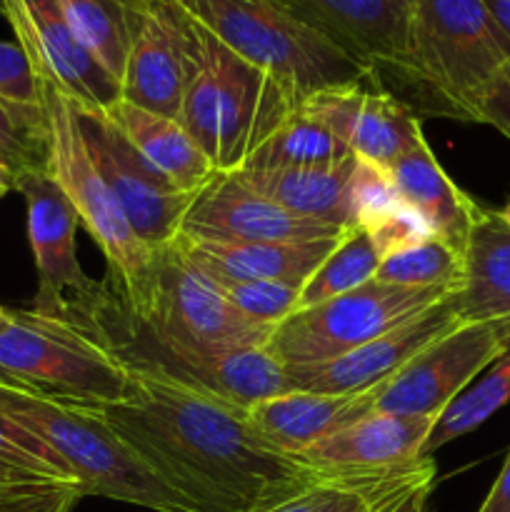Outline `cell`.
<instances>
[{
    "instance_id": "obj_1",
    "label": "cell",
    "mask_w": 510,
    "mask_h": 512,
    "mask_svg": "<svg viewBox=\"0 0 510 512\" xmlns=\"http://www.w3.org/2000/svg\"><path fill=\"white\" fill-rule=\"evenodd\" d=\"M95 413L200 512H263L325 473L273 448L248 410L175 380L130 373L128 398Z\"/></svg>"
},
{
    "instance_id": "obj_2",
    "label": "cell",
    "mask_w": 510,
    "mask_h": 512,
    "mask_svg": "<svg viewBox=\"0 0 510 512\" xmlns=\"http://www.w3.org/2000/svg\"><path fill=\"white\" fill-rule=\"evenodd\" d=\"M60 320L93 340L130 373L175 380L243 410L293 390L288 368L265 345L200 353L165 338L130 308L125 293L110 275L100 283L93 280L88 293L70 305Z\"/></svg>"
},
{
    "instance_id": "obj_3",
    "label": "cell",
    "mask_w": 510,
    "mask_h": 512,
    "mask_svg": "<svg viewBox=\"0 0 510 512\" xmlns=\"http://www.w3.org/2000/svg\"><path fill=\"white\" fill-rule=\"evenodd\" d=\"M300 103L303 95L235 55L190 15V65L178 120L218 173L243 168Z\"/></svg>"
},
{
    "instance_id": "obj_4",
    "label": "cell",
    "mask_w": 510,
    "mask_h": 512,
    "mask_svg": "<svg viewBox=\"0 0 510 512\" xmlns=\"http://www.w3.org/2000/svg\"><path fill=\"white\" fill-rule=\"evenodd\" d=\"M510 60L483 0H413L393 73L425 113L478 123L480 105Z\"/></svg>"
},
{
    "instance_id": "obj_5",
    "label": "cell",
    "mask_w": 510,
    "mask_h": 512,
    "mask_svg": "<svg viewBox=\"0 0 510 512\" xmlns=\"http://www.w3.org/2000/svg\"><path fill=\"white\" fill-rule=\"evenodd\" d=\"M0 413L38 435L78 480L83 495L153 512H200L165 483L95 410L0 380Z\"/></svg>"
},
{
    "instance_id": "obj_6",
    "label": "cell",
    "mask_w": 510,
    "mask_h": 512,
    "mask_svg": "<svg viewBox=\"0 0 510 512\" xmlns=\"http://www.w3.org/2000/svg\"><path fill=\"white\" fill-rule=\"evenodd\" d=\"M43 108L48 123L45 170L73 205L78 223L103 250L108 275L120 285L130 308L148 315L153 305L158 250L140 243L130 228L113 190L90 155L73 98L60 93L55 85L43 83Z\"/></svg>"
},
{
    "instance_id": "obj_7",
    "label": "cell",
    "mask_w": 510,
    "mask_h": 512,
    "mask_svg": "<svg viewBox=\"0 0 510 512\" xmlns=\"http://www.w3.org/2000/svg\"><path fill=\"white\" fill-rule=\"evenodd\" d=\"M220 43L308 98L325 88L375 78L275 0H178Z\"/></svg>"
},
{
    "instance_id": "obj_8",
    "label": "cell",
    "mask_w": 510,
    "mask_h": 512,
    "mask_svg": "<svg viewBox=\"0 0 510 512\" xmlns=\"http://www.w3.org/2000/svg\"><path fill=\"white\" fill-rule=\"evenodd\" d=\"M0 380L58 400L98 410L128 398L130 373L73 325L13 310L0 330Z\"/></svg>"
},
{
    "instance_id": "obj_9",
    "label": "cell",
    "mask_w": 510,
    "mask_h": 512,
    "mask_svg": "<svg viewBox=\"0 0 510 512\" xmlns=\"http://www.w3.org/2000/svg\"><path fill=\"white\" fill-rule=\"evenodd\" d=\"M448 295L453 293L400 288L370 280L338 298L295 310L283 323L275 325L265 348L285 368L325 363L370 343Z\"/></svg>"
},
{
    "instance_id": "obj_10",
    "label": "cell",
    "mask_w": 510,
    "mask_h": 512,
    "mask_svg": "<svg viewBox=\"0 0 510 512\" xmlns=\"http://www.w3.org/2000/svg\"><path fill=\"white\" fill-rule=\"evenodd\" d=\"M143 318L165 338L200 353L263 348L275 330L235 310L210 275L175 243L158 250L153 305Z\"/></svg>"
},
{
    "instance_id": "obj_11",
    "label": "cell",
    "mask_w": 510,
    "mask_h": 512,
    "mask_svg": "<svg viewBox=\"0 0 510 512\" xmlns=\"http://www.w3.org/2000/svg\"><path fill=\"white\" fill-rule=\"evenodd\" d=\"M508 345V325L460 323L380 385L375 413L438 420Z\"/></svg>"
},
{
    "instance_id": "obj_12",
    "label": "cell",
    "mask_w": 510,
    "mask_h": 512,
    "mask_svg": "<svg viewBox=\"0 0 510 512\" xmlns=\"http://www.w3.org/2000/svg\"><path fill=\"white\" fill-rule=\"evenodd\" d=\"M75 110L90 155L140 243L150 250L173 245L198 193H183L170 185L105 118L103 110H85L80 105Z\"/></svg>"
},
{
    "instance_id": "obj_13",
    "label": "cell",
    "mask_w": 510,
    "mask_h": 512,
    "mask_svg": "<svg viewBox=\"0 0 510 512\" xmlns=\"http://www.w3.org/2000/svg\"><path fill=\"white\" fill-rule=\"evenodd\" d=\"M0 15L43 83L85 110H105L120 100V85L75 38L63 0H0Z\"/></svg>"
},
{
    "instance_id": "obj_14",
    "label": "cell",
    "mask_w": 510,
    "mask_h": 512,
    "mask_svg": "<svg viewBox=\"0 0 510 512\" xmlns=\"http://www.w3.org/2000/svg\"><path fill=\"white\" fill-rule=\"evenodd\" d=\"M15 190L25 200L28 240L38 273V290L30 310L43 318L60 320L65 310L78 303L93 285L75 248L78 215L48 170L20 173Z\"/></svg>"
},
{
    "instance_id": "obj_15",
    "label": "cell",
    "mask_w": 510,
    "mask_h": 512,
    "mask_svg": "<svg viewBox=\"0 0 510 512\" xmlns=\"http://www.w3.org/2000/svg\"><path fill=\"white\" fill-rule=\"evenodd\" d=\"M458 325L460 318L455 315L448 295L423 313L403 320L388 333L340 358L288 368V380L293 390H308V393H365L395 378L420 350Z\"/></svg>"
},
{
    "instance_id": "obj_16",
    "label": "cell",
    "mask_w": 510,
    "mask_h": 512,
    "mask_svg": "<svg viewBox=\"0 0 510 512\" xmlns=\"http://www.w3.org/2000/svg\"><path fill=\"white\" fill-rule=\"evenodd\" d=\"M345 228L303 218L250 190L235 173H218L190 205L180 235L240 243H300L340 238Z\"/></svg>"
},
{
    "instance_id": "obj_17",
    "label": "cell",
    "mask_w": 510,
    "mask_h": 512,
    "mask_svg": "<svg viewBox=\"0 0 510 512\" xmlns=\"http://www.w3.org/2000/svg\"><path fill=\"white\" fill-rule=\"evenodd\" d=\"M363 83L318 90L303 98V108L355 158L388 170L405 150L423 138V128L405 100L395 98L388 90L363 88Z\"/></svg>"
},
{
    "instance_id": "obj_18",
    "label": "cell",
    "mask_w": 510,
    "mask_h": 512,
    "mask_svg": "<svg viewBox=\"0 0 510 512\" xmlns=\"http://www.w3.org/2000/svg\"><path fill=\"white\" fill-rule=\"evenodd\" d=\"M190 65V15L178 0H150L130 45L120 98L153 113L180 118Z\"/></svg>"
},
{
    "instance_id": "obj_19",
    "label": "cell",
    "mask_w": 510,
    "mask_h": 512,
    "mask_svg": "<svg viewBox=\"0 0 510 512\" xmlns=\"http://www.w3.org/2000/svg\"><path fill=\"white\" fill-rule=\"evenodd\" d=\"M293 18L370 68L378 78L400 60L413 0H275Z\"/></svg>"
},
{
    "instance_id": "obj_20",
    "label": "cell",
    "mask_w": 510,
    "mask_h": 512,
    "mask_svg": "<svg viewBox=\"0 0 510 512\" xmlns=\"http://www.w3.org/2000/svg\"><path fill=\"white\" fill-rule=\"evenodd\" d=\"M435 420L370 413L298 455L325 473H378L423 458V445Z\"/></svg>"
},
{
    "instance_id": "obj_21",
    "label": "cell",
    "mask_w": 510,
    "mask_h": 512,
    "mask_svg": "<svg viewBox=\"0 0 510 512\" xmlns=\"http://www.w3.org/2000/svg\"><path fill=\"white\" fill-rule=\"evenodd\" d=\"M378 388L365 393H308L288 390L248 410L250 423L280 453L298 458L320 440L375 413Z\"/></svg>"
},
{
    "instance_id": "obj_22",
    "label": "cell",
    "mask_w": 510,
    "mask_h": 512,
    "mask_svg": "<svg viewBox=\"0 0 510 512\" xmlns=\"http://www.w3.org/2000/svg\"><path fill=\"white\" fill-rule=\"evenodd\" d=\"M388 173L400 200L425 220L430 233L458 253H465L470 233L485 208L453 183L425 135L390 165Z\"/></svg>"
},
{
    "instance_id": "obj_23",
    "label": "cell",
    "mask_w": 510,
    "mask_h": 512,
    "mask_svg": "<svg viewBox=\"0 0 510 512\" xmlns=\"http://www.w3.org/2000/svg\"><path fill=\"white\" fill-rule=\"evenodd\" d=\"M340 238L300 240V243H240L178 235L175 245L210 278L283 280L305 285Z\"/></svg>"
},
{
    "instance_id": "obj_24",
    "label": "cell",
    "mask_w": 510,
    "mask_h": 512,
    "mask_svg": "<svg viewBox=\"0 0 510 512\" xmlns=\"http://www.w3.org/2000/svg\"><path fill=\"white\" fill-rule=\"evenodd\" d=\"M460 323L510 328V228L498 210H483L463 253V283L450 295Z\"/></svg>"
},
{
    "instance_id": "obj_25",
    "label": "cell",
    "mask_w": 510,
    "mask_h": 512,
    "mask_svg": "<svg viewBox=\"0 0 510 512\" xmlns=\"http://www.w3.org/2000/svg\"><path fill=\"white\" fill-rule=\"evenodd\" d=\"M428 483H435L433 458L378 473H323L308 488L263 512H388Z\"/></svg>"
},
{
    "instance_id": "obj_26",
    "label": "cell",
    "mask_w": 510,
    "mask_h": 512,
    "mask_svg": "<svg viewBox=\"0 0 510 512\" xmlns=\"http://www.w3.org/2000/svg\"><path fill=\"white\" fill-rule=\"evenodd\" d=\"M103 113L128 138V143L183 193H200L218 175L208 155L190 138L178 118L138 108L123 98L115 100Z\"/></svg>"
},
{
    "instance_id": "obj_27",
    "label": "cell",
    "mask_w": 510,
    "mask_h": 512,
    "mask_svg": "<svg viewBox=\"0 0 510 512\" xmlns=\"http://www.w3.org/2000/svg\"><path fill=\"white\" fill-rule=\"evenodd\" d=\"M353 163L355 158L308 168H240L235 175L250 190L290 213L348 230V178Z\"/></svg>"
},
{
    "instance_id": "obj_28",
    "label": "cell",
    "mask_w": 510,
    "mask_h": 512,
    "mask_svg": "<svg viewBox=\"0 0 510 512\" xmlns=\"http://www.w3.org/2000/svg\"><path fill=\"white\" fill-rule=\"evenodd\" d=\"M150 0H63L75 38L120 85Z\"/></svg>"
},
{
    "instance_id": "obj_29",
    "label": "cell",
    "mask_w": 510,
    "mask_h": 512,
    "mask_svg": "<svg viewBox=\"0 0 510 512\" xmlns=\"http://www.w3.org/2000/svg\"><path fill=\"white\" fill-rule=\"evenodd\" d=\"M510 403V345L500 353L495 363H490L475 378L470 388H465L445 413L435 420L428 440L423 445V458H433L435 450L445 448L453 440L473 433L480 425L488 423L500 408Z\"/></svg>"
},
{
    "instance_id": "obj_30",
    "label": "cell",
    "mask_w": 510,
    "mask_h": 512,
    "mask_svg": "<svg viewBox=\"0 0 510 512\" xmlns=\"http://www.w3.org/2000/svg\"><path fill=\"white\" fill-rule=\"evenodd\" d=\"M355 158L318 118L298 105L293 115L250 155L243 168H308Z\"/></svg>"
},
{
    "instance_id": "obj_31",
    "label": "cell",
    "mask_w": 510,
    "mask_h": 512,
    "mask_svg": "<svg viewBox=\"0 0 510 512\" xmlns=\"http://www.w3.org/2000/svg\"><path fill=\"white\" fill-rule=\"evenodd\" d=\"M383 258V250L378 248L368 230L348 228L340 235L328 258L305 280L303 290H300L298 310L313 308L323 300L338 298V295L350 293V290L375 280Z\"/></svg>"
},
{
    "instance_id": "obj_32",
    "label": "cell",
    "mask_w": 510,
    "mask_h": 512,
    "mask_svg": "<svg viewBox=\"0 0 510 512\" xmlns=\"http://www.w3.org/2000/svg\"><path fill=\"white\" fill-rule=\"evenodd\" d=\"M375 280L400 288L455 293L463 283V253L438 238H425L423 243L385 255Z\"/></svg>"
},
{
    "instance_id": "obj_33",
    "label": "cell",
    "mask_w": 510,
    "mask_h": 512,
    "mask_svg": "<svg viewBox=\"0 0 510 512\" xmlns=\"http://www.w3.org/2000/svg\"><path fill=\"white\" fill-rule=\"evenodd\" d=\"M210 280L223 290L228 303L245 318L273 325V328L298 310L300 290H303V285L283 283V280Z\"/></svg>"
},
{
    "instance_id": "obj_34",
    "label": "cell",
    "mask_w": 510,
    "mask_h": 512,
    "mask_svg": "<svg viewBox=\"0 0 510 512\" xmlns=\"http://www.w3.org/2000/svg\"><path fill=\"white\" fill-rule=\"evenodd\" d=\"M80 498L85 495L78 485L0 465V512H70Z\"/></svg>"
},
{
    "instance_id": "obj_35",
    "label": "cell",
    "mask_w": 510,
    "mask_h": 512,
    "mask_svg": "<svg viewBox=\"0 0 510 512\" xmlns=\"http://www.w3.org/2000/svg\"><path fill=\"white\" fill-rule=\"evenodd\" d=\"M398 205H403V200L388 170L355 158L348 178V228L370 230Z\"/></svg>"
},
{
    "instance_id": "obj_36",
    "label": "cell",
    "mask_w": 510,
    "mask_h": 512,
    "mask_svg": "<svg viewBox=\"0 0 510 512\" xmlns=\"http://www.w3.org/2000/svg\"><path fill=\"white\" fill-rule=\"evenodd\" d=\"M0 465L20 470V473L38 475V478L58 480V483L78 485L68 465L30 430L0 413ZM80 488V485H78Z\"/></svg>"
},
{
    "instance_id": "obj_37",
    "label": "cell",
    "mask_w": 510,
    "mask_h": 512,
    "mask_svg": "<svg viewBox=\"0 0 510 512\" xmlns=\"http://www.w3.org/2000/svg\"><path fill=\"white\" fill-rule=\"evenodd\" d=\"M0 163L15 173L45 170L48 123H35L0 100Z\"/></svg>"
},
{
    "instance_id": "obj_38",
    "label": "cell",
    "mask_w": 510,
    "mask_h": 512,
    "mask_svg": "<svg viewBox=\"0 0 510 512\" xmlns=\"http://www.w3.org/2000/svg\"><path fill=\"white\" fill-rule=\"evenodd\" d=\"M0 100L35 123H45L43 80L18 43L0 40Z\"/></svg>"
},
{
    "instance_id": "obj_39",
    "label": "cell",
    "mask_w": 510,
    "mask_h": 512,
    "mask_svg": "<svg viewBox=\"0 0 510 512\" xmlns=\"http://www.w3.org/2000/svg\"><path fill=\"white\" fill-rule=\"evenodd\" d=\"M368 233L373 235L383 255L398 253V250L410 248V245L423 243L425 238H435L428 225H425V220L405 203L398 205L390 215H385Z\"/></svg>"
},
{
    "instance_id": "obj_40",
    "label": "cell",
    "mask_w": 510,
    "mask_h": 512,
    "mask_svg": "<svg viewBox=\"0 0 510 512\" xmlns=\"http://www.w3.org/2000/svg\"><path fill=\"white\" fill-rule=\"evenodd\" d=\"M478 123L490 125V128H495L510 140V60L483 98Z\"/></svg>"
},
{
    "instance_id": "obj_41",
    "label": "cell",
    "mask_w": 510,
    "mask_h": 512,
    "mask_svg": "<svg viewBox=\"0 0 510 512\" xmlns=\"http://www.w3.org/2000/svg\"><path fill=\"white\" fill-rule=\"evenodd\" d=\"M478 512H510V453Z\"/></svg>"
},
{
    "instance_id": "obj_42",
    "label": "cell",
    "mask_w": 510,
    "mask_h": 512,
    "mask_svg": "<svg viewBox=\"0 0 510 512\" xmlns=\"http://www.w3.org/2000/svg\"><path fill=\"white\" fill-rule=\"evenodd\" d=\"M485 10H488L490 20L498 28L500 40H503L505 50L510 55V0H483Z\"/></svg>"
},
{
    "instance_id": "obj_43",
    "label": "cell",
    "mask_w": 510,
    "mask_h": 512,
    "mask_svg": "<svg viewBox=\"0 0 510 512\" xmlns=\"http://www.w3.org/2000/svg\"><path fill=\"white\" fill-rule=\"evenodd\" d=\"M433 485L435 483L420 485V488H415L408 498L400 500V503L395 505V508H390L388 512H425L428 510V500H430V493H433Z\"/></svg>"
},
{
    "instance_id": "obj_44",
    "label": "cell",
    "mask_w": 510,
    "mask_h": 512,
    "mask_svg": "<svg viewBox=\"0 0 510 512\" xmlns=\"http://www.w3.org/2000/svg\"><path fill=\"white\" fill-rule=\"evenodd\" d=\"M15 183H18V173L13 168H8V165L0 163V198H5L10 190H15Z\"/></svg>"
},
{
    "instance_id": "obj_45",
    "label": "cell",
    "mask_w": 510,
    "mask_h": 512,
    "mask_svg": "<svg viewBox=\"0 0 510 512\" xmlns=\"http://www.w3.org/2000/svg\"><path fill=\"white\" fill-rule=\"evenodd\" d=\"M498 215H500V218H503V223L508 225V228H510V200H508V203L503 205V208L498 210Z\"/></svg>"
},
{
    "instance_id": "obj_46",
    "label": "cell",
    "mask_w": 510,
    "mask_h": 512,
    "mask_svg": "<svg viewBox=\"0 0 510 512\" xmlns=\"http://www.w3.org/2000/svg\"><path fill=\"white\" fill-rule=\"evenodd\" d=\"M8 320H10V308L0 305V330H3L5 325H8Z\"/></svg>"
}]
</instances>
